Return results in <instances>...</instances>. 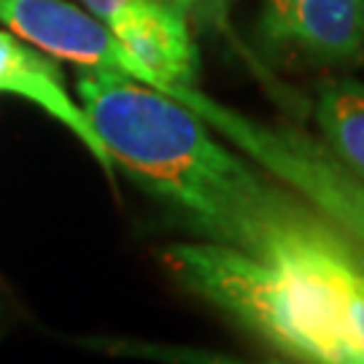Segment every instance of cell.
<instances>
[{
  "label": "cell",
  "instance_id": "3957f363",
  "mask_svg": "<svg viewBox=\"0 0 364 364\" xmlns=\"http://www.w3.org/2000/svg\"><path fill=\"white\" fill-rule=\"evenodd\" d=\"M0 95H16L43 108L49 117L65 124V130H70L87 146V151L100 162V168L108 176L114 173V162L105 146L100 144L97 132L92 130L90 117L68 95L54 57L27 46L19 36L3 33V30H0Z\"/></svg>",
  "mask_w": 364,
  "mask_h": 364
},
{
  "label": "cell",
  "instance_id": "52a82bcc",
  "mask_svg": "<svg viewBox=\"0 0 364 364\" xmlns=\"http://www.w3.org/2000/svg\"><path fill=\"white\" fill-rule=\"evenodd\" d=\"M87 6V11L92 16H97L100 22L108 19V14L119 9L122 3L127 0H81ZM154 3H165L170 9H178L186 16H195V19H203V22H213L219 25L224 22V11H227V0H154Z\"/></svg>",
  "mask_w": 364,
  "mask_h": 364
},
{
  "label": "cell",
  "instance_id": "ba28073f",
  "mask_svg": "<svg viewBox=\"0 0 364 364\" xmlns=\"http://www.w3.org/2000/svg\"><path fill=\"white\" fill-rule=\"evenodd\" d=\"M297 3L299 0H270V9H267V30H270V36H275L281 30V25L297 9Z\"/></svg>",
  "mask_w": 364,
  "mask_h": 364
},
{
  "label": "cell",
  "instance_id": "6da1fadb",
  "mask_svg": "<svg viewBox=\"0 0 364 364\" xmlns=\"http://www.w3.org/2000/svg\"><path fill=\"white\" fill-rule=\"evenodd\" d=\"M76 92L114 168L208 243L291 275L364 267V248L338 224L168 95L105 68L81 70Z\"/></svg>",
  "mask_w": 364,
  "mask_h": 364
},
{
  "label": "cell",
  "instance_id": "7a4b0ae2",
  "mask_svg": "<svg viewBox=\"0 0 364 364\" xmlns=\"http://www.w3.org/2000/svg\"><path fill=\"white\" fill-rule=\"evenodd\" d=\"M170 278L297 364H364V267L291 275L219 243L159 251Z\"/></svg>",
  "mask_w": 364,
  "mask_h": 364
},
{
  "label": "cell",
  "instance_id": "5b68a950",
  "mask_svg": "<svg viewBox=\"0 0 364 364\" xmlns=\"http://www.w3.org/2000/svg\"><path fill=\"white\" fill-rule=\"evenodd\" d=\"M313 117L332 154L364 181V84L351 78L324 84Z\"/></svg>",
  "mask_w": 364,
  "mask_h": 364
},
{
  "label": "cell",
  "instance_id": "8992f818",
  "mask_svg": "<svg viewBox=\"0 0 364 364\" xmlns=\"http://www.w3.org/2000/svg\"><path fill=\"white\" fill-rule=\"evenodd\" d=\"M78 346L108 356L122 359H141L154 364H297L278 356L267 359H246V356H230V353L181 346V343H162V340H141V338H81Z\"/></svg>",
  "mask_w": 364,
  "mask_h": 364
},
{
  "label": "cell",
  "instance_id": "277c9868",
  "mask_svg": "<svg viewBox=\"0 0 364 364\" xmlns=\"http://www.w3.org/2000/svg\"><path fill=\"white\" fill-rule=\"evenodd\" d=\"M275 38L294 41L318 63H356L364 54V0H299Z\"/></svg>",
  "mask_w": 364,
  "mask_h": 364
}]
</instances>
